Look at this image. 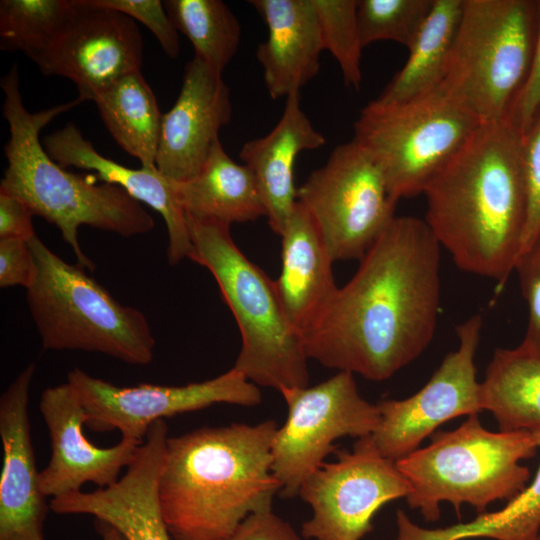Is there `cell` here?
Returning <instances> with one entry per match:
<instances>
[{"instance_id": "83f0119b", "label": "cell", "mask_w": 540, "mask_h": 540, "mask_svg": "<svg viewBox=\"0 0 540 540\" xmlns=\"http://www.w3.org/2000/svg\"><path fill=\"white\" fill-rule=\"evenodd\" d=\"M540 448V447H539ZM540 533V465L534 479L502 509L479 514L470 522L437 529L397 520V540H536Z\"/></svg>"}, {"instance_id": "9a60e30c", "label": "cell", "mask_w": 540, "mask_h": 540, "mask_svg": "<svg viewBox=\"0 0 540 540\" xmlns=\"http://www.w3.org/2000/svg\"><path fill=\"white\" fill-rule=\"evenodd\" d=\"M142 51L135 20L92 0H72L62 26L31 60L46 76L70 79L78 97L93 101L121 77L141 70Z\"/></svg>"}, {"instance_id": "4fadbf2b", "label": "cell", "mask_w": 540, "mask_h": 540, "mask_svg": "<svg viewBox=\"0 0 540 540\" xmlns=\"http://www.w3.org/2000/svg\"><path fill=\"white\" fill-rule=\"evenodd\" d=\"M67 382L85 411L89 429L118 430L122 438L139 442L158 420L217 403L253 407L262 400L258 386L234 367L213 379L183 386L120 387L79 368L68 373Z\"/></svg>"}, {"instance_id": "2e32d148", "label": "cell", "mask_w": 540, "mask_h": 540, "mask_svg": "<svg viewBox=\"0 0 540 540\" xmlns=\"http://www.w3.org/2000/svg\"><path fill=\"white\" fill-rule=\"evenodd\" d=\"M167 440V424L156 421L118 481L92 492L52 498L50 509L61 515H91L115 527L126 540H173L159 502Z\"/></svg>"}, {"instance_id": "30bf717a", "label": "cell", "mask_w": 540, "mask_h": 540, "mask_svg": "<svg viewBox=\"0 0 540 540\" xmlns=\"http://www.w3.org/2000/svg\"><path fill=\"white\" fill-rule=\"evenodd\" d=\"M333 261L360 260L392 220L397 201L381 168L355 141L337 146L297 188Z\"/></svg>"}, {"instance_id": "6da1fadb", "label": "cell", "mask_w": 540, "mask_h": 540, "mask_svg": "<svg viewBox=\"0 0 540 540\" xmlns=\"http://www.w3.org/2000/svg\"><path fill=\"white\" fill-rule=\"evenodd\" d=\"M440 251L425 220L395 217L303 334L308 359L383 381L419 357L437 326Z\"/></svg>"}, {"instance_id": "5b68a950", "label": "cell", "mask_w": 540, "mask_h": 540, "mask_svg": "<svg viewBox=\"0 0 540 540\" xmlns=\"http://www.w3.org/2000/svg\"><path fill=\"white\" fill-rule=\"evenodd\" d=\"M188 258L213 275L238 325L242 345L234 368L257 386H309L302 336L290 325L275 283L233 241L230 226L186 216Z\"/></svg>"}, {"instance_id": "8d00e7d4", "label": "cell", "mask_w": 540, "mask_h": 540, "mask_svg": "<svg viewBox=\"0 0 540 540\" xmlns=\"http://www.w3.org/2000/svg\"><path fill=\"white\" fill-rule=\"evenodd\" d=\"M36 262L29 242L0 239V286L29 288L36 276Z\"/></svg>"}, {"instance_id": "9c48e42d", "label": "cell", "mask_w": 540, "mask_h": 540, "mask_svg": "<svg viewBox=\"0 0 540 540\" xmlns=\"http://www.w3.org/2000/svg\"><path fill=\"white\" fill-rule=\"evenodd\" d=\"M481 124L441 83L407 101H371L354 123L353 140L381 168L398 202L423 194Z\"/></svg>"}, {"instance_id": "52a82bcc", "label": "cell", "mask_w": 540, "mask_h": 540, "mask_svg": "<svg viewBox=\"0 0 540 540\" xmlns=\"http://www.w3.org/2000/svg\"><path fill=\"white\" fill-rule=\"evenodd\" d=\"M28 242L37 271L26 299L43 348L97 352L131 365L152 361L155 339L140 310L119 303L37 234Z\"/></svg>"}, {"instance_id": "f1b7e54d", "label": "cell", "mask_w": 540, "mask_h": 540, "mask_svg": "<svg viewBox=\"0 0 540 540\" xmlns=\"http://www.w3.org/2000/svg\"><path fill=\"white\" fill-rule=\"evenodd\" d=\"M163 4L178 33L192 43L194 56L222 74L241 38L240 23L231 9L221 0H165Z\"/></svg>"}, {"instance_id": "7c38bea8", "label": "cell", "mask_w": 540, "mask_h": 540, "mask_svg": "<svg viewBox=\"0 0 540 540\" xmlns=\"http://www.w3.org/2000/svg\"><path fill=\"white\" fill-rule=\"evenodd\" d=\"M411 486L396 462L384 457L371 435L358 438L351 451L324 463L299 489L312 516L302 536L312 540H361L372 529L377 511L407 497Z\"/></svg>"}, {"instance_id": "8992f818", "label": "cell", "mask_w": 540, "mask_h": 540, "mask_svg": "<svg viewBox=\"0 0 540 540\" xmlns=\"http://www.w3.org/2000/svg\"><path fill=\"white\" fill-rule=\"evenodd\" d=\"M539 447L540 430L493 432L474 414L395 462L411 486L409 507L433 522L443 502L456 510L468 504L481 514L495 501L514 498L530 478L521 461Z\"/></svg>"}, {"instance_id": "7a4b0ae2", "label": "cell", "mask_w": 540, "mask_h": 540, "mask_svg": "<svg viewBox=\"0 0 540 540\" xmlns=\"http://www.w3.org/2000/svg\"><path fill=\"white\" fill-rule=\"evenodd\" d=\"M423 194L425 222L457 267L505 283L528 212L520 132L506 119L482 123Z\"/></svg>"}, {"instance_id": "44dd1931", "label": "cell", "mask_w": 540, "mask_h": 540, "mask_svg": "<svg viewBox=\"0 0 540 540\" xmlns=\"http://www.w3.org/2000/svg\"><path fill=\"white\" fill-rule=\"evenodd\" d=\"M267 26L256 56L272 99L300 92L320 69L324 50L312 0H250Z\"/></svg>"}, {"instance_id": "60d3db41", "label": "cell", "mask_w": 540, "mask_h": 540, "mask_svg": "<svg viewBox=\"0 0 540 540\" xmlns=\"http://www.w3.org/2000/svg\"><path fill=\"white\" fill-rule=\"evenodd\" d=\"M536 540H540V533H539L538 537L536 538Z\"/></svg>"}, {"instance_id": "f546056e", "label": "cell", "mask_w": 540, "mask_h": 540, "mask_svg": "<svg viewBox=\"0 0 540 540\" xmlns=\"http://www.w3.org/2000/svg\"><path fill=\"white\" fill-rule=\"evenodd\" d=\"M72 0H1L0 48L32 59L56 34Z\"/></svg>"}, {"instance_id": "7402d4cb", "label": "cell", "mask_w": 540, "mask_h": 540, "mask_svg": "<svg viewBox=\"0 0 540 540\" xmlns=\"http://www.w3.org/2000/svg\"><path fill=\"white\" fill-rule=\"evenodd\" d=\"M300 92L285 98L284 110L265 136L244 143L239 156L253 173L272 231L281 236L297 202L294 166L302 151L326 143L301 108Z\"/></svg>"}, {"instance_id": "e575fe53", "label": "cell", "mask_w": 540, "mask_h": 540, "mask_svg": "<svg viewBox=\"0 0 540 540\" xmlns=\"http://www.w3.org/2000/svg\"><path fill=\"white\" fill-rule=\"evenodd\" d=\"M522 159L528 193V212L520 254L540 233V107L522 135Z\"/></svg>"}, {"instance_id": "d590c367", "label": "cell", "mask_w": 540, "mask_h": 540, "mask_svg": "<svg viewBox=\"0 0 540 540\" xmlns=\"http://www.w3.org/2000/svg\"><path fill=\"white\" fill-rule=\"evenodd\" d=\"M538 13V28L530 69L506 117L521 135L526 132L540 107V0Z\"/></svg>"}, {"instance_id": "d6986e66", "label": "cell", "mask_w": 540, "mask_h": 540, "mask_svg": "<svg viewBox=\"0 0 540 540\" xmlns=\"http://www.w3.org/2000/svg\"><path fill=\"white\" fill-rule=\"evenodd\" d=\"M231 116L230 90L222 74L194 56L186 65L174 105L163 114L157 170L174 181L192 178L220 141L219 131Z\"/></svg>"}, {"instance_id": "ffe728a7", "label": "cell", "mask_w": 540, "mask_h": 540, "mask_svg": "<svg viewBox=\"0 0 540 540\" xmlns=\"http://www.w3.org/2000/svg\"><path fill=\"white\" fill-rule=\"evenodd\" d=\"M42 144L60 166L93 171L104 183L121 187L131 197L157 211L168 231V262L174 265L188 258L192 245L186 215L176 199L173 180L157 168L132 169L101 155L72 122L47 135Z\"/></svg>"}, {"instance_id": "484cf974", "label": "cell", "mask_w": 540, "mask_h": 540, "mask_svg": "<svg viewBox=\"0 0 540 540\" xmlns=\"http://www.w3.org/2000/svg\"><path fill=\"white\" fill-rule=\"evenodd\" d=\"M93 101L115 142L141 167L156 168L163 114L141 72L121 77Z\"/></svg>"}, {"instance_id": "3957f363", "label": "cell", "mask_w": 540, "mask_h": 540, "mask_svg": "<svg viewBox=\"0 0 540 540\" xmlns=\"http://www.w3.org/2000/svg\"><path fill=\"white\" fill-rule=\"evenodd\" d=\"M277 423H233L168 437L159 502L173 540H228L250 515L272 510Z\"/></svg>"}, {"instance_id": "1f68e13d", "label": "cell", "mask_w": 540, "mask_h": 540, "mask_svg": "<svg viewBox=\"0 0 540 540\" xmlns=\"http://www.w3.org/2000/svg\"><path fill=\"white\" fill-rule=\"evenodd\" d=\"M434 0H357L363 47L390 40L407 49L428 17Z\"/></svg>"}, {"instance_id": "603a6c76", "label": "cell", "mask_w": 540, "mask_h": 540, "mask_svg": "<svg viewBox=\"0 0 540 540\" xmlns=\"http://www.w3.org/2000/svg\"><path fill=\"white\" fill-rule=\"evenodd\" d=\"M280 237L281 272L274 283L287 320L303 336L339 288L332 271L334 261L311 216L298 201Z\"/></svg>"}, {"instance_id": "8fae6325", "label": "cell", "mask_w": 540, "mask_h": 540, "mask_svg": "<svg viewBox=\"0 0 540 540\" xmlns=\"http://www.w3.org/2000/svg\"><path fill=\"white\" fill-rule=\"evenodd\" d=\"M287 405V419L272 443V472L285 498L298 495L307 478L318 470L334 442L341 437L372 435L380 423L378 405L359 393L354 374L339 371L312 387L279 391Z\"/></svg>"}, {"instance_id": "d4e9b609", "label": "cell", "mask_w": 540, "mask_h": 540, "mask_svg": "<svg viewBox=\"0 0 540 540\" xmlns=\"http://www.w3.org/2000/svg\"><path fill=\"white\" fill-rule=\"evenodd\" d=\"M481 406L500 431L540 430V356L521 344L496 349L481 381Z\"/></svg>"}, {"instance_id": "ba28073f", "label": "cell", "mask_w": 540, "mask_h": 540, "mask_svg": "<svg viewBox=\"0 0 540 540\" xmlns=\"http://www.w3.org/2000/svg\"><path fill=\"white\" fill-rule=\"evenodd\" d=\"M538 0H463L442 85L481 123L506 119L532 61Z\"/></svg>"}, {"instance_id": "e0dca14e", "label": "cell", "mask_w": 540, "mask_h": 540, "mask_svg": "<svg viewBox=\"0 0 540 540\" xmlns=\"http://www.w3.org/2000/svg\"><path fill=\"white\" fill-rule=\"evenodd\" d=\"M39 409L51 442L50 460L40 472V488L46 497L79 492L88 482L98 488L111 486L142 444L124 438L108 448L92 444L83 431L85 411L68 382L46 388Z\"/></svg>"}, {"instance_id": "4dcf8cb0", "label": "cell", "mask_w": 540, "mask_h": 540, "mask_svg": "<svg viewBox=\"0 0 540 540\" xmlns=\"http://www.w3.org/2000/svg\"><path fill=\"white\" fill-rule=\"evenodd\" d=\"M320 26L324 50L336 59L345 85L360 89L362 82L361 42L357 0H312Z\"/></svg>"}, {"instance_id": "277c9868", "label": "cell", "mask_w": 540, "mask_h": 540, "mask_svg": "<svg viewBox=\"0 0 540 540\" xmlns=\"http://www.w3.org/2000/svg\"><path fill=\"white\" fill-rule=\"evenodd\" d=\"M0 86L4 94L3 117L10 133L4 146L8 165L0 191L18 198L33 215L54 224L72 248L79 266L95 268L78 241L81 225L122 237L153 229L152 216L124 189L108 183L97 185L94 175L72 173L44 149L39 138L41 129L58 114L83 102L81 98L37 113L29 112L23 103L16 64L1 78Z\"/></svg>"}, {"instance_id": "cb8c5ba5", "label": "cell", "mask_w": 540, "mask_h": 540, "mask_svg": "<svg viewBox=\"0 0 540 540\" xmlns=\"http://www.w3.org/2000/svg\"><path fill=\"white\" fill-rule=\"evenodd\" d=\"M174 191L185 215L193 218L230 226L266 216L253 173L245 164L236 163L220 141L196 175L174 181Z\"/></svg>"}, {"instance_id": "4316f807", "label": "cell", "mask_w": 540, "mask_h": 540, "mask_svg": "<svg viewBox=\"0 0 540 540\" xmlns=\"http://www.w3.org/2000/svg\"><path fill=\"white\" fill-rule=\"evenodd\" d=\"M463 0H434L433 7L408 48L409 56L380 96L381 103H398L439 86L459 25Z\"/></svg>"}, {"instance_id": "f35d334b", "label": "cell", "mask_w": 540, "mask_h": 540, "mask_svg": "<svg viewBox=\"0 0 540 540\" xmlns=\"http://www.w3.org/2000/svg\"><path fill=\"white\" fill-rule=\"evenodd\" d=\"M32 216L24 202L0 191V239L29 241L36 234Z\"/></svg>"}, {"instance_id": "d6a6232c", "label": "cell", "mask_w": 540, "mask_h": 540, "mask_svg": "<svg viewBox=\"0 0 540 540\" xmlns=\"http://www.w3.org/2000/svg\"><path fill=\"white\" fill-rule=\"evenodd\" d=\"M514 271L528 311L526 331L520 344L540 356V233L519 255Z\"/></svg>"}, {"instance_id": "ab89813d", "label": "cell", "mask_w": 540, "mask_h": 540, "mask_svg": "<svg viewBox=\"0 0 540 540\" xmlns=\"http://www.w3.org/2000/svg\"><path fill=\"white\" fill-rule=\"evenodd\" d=\"M94 526L102 540H126L115 527L102 520L95 519Z\"/></svg>"}, {"instance_id": "836d02e7", "label": "cell", "mask_w": 540, "mask_h": 540, "mask_svg": "<svg viewBox=\"0 0 540 540\" xmlns=\"http://www.w3.org/2000/svg\"><path fill=\"white\" fill-rule=\"evenodd\" d=\"M96 5L121 12L141 22L155 36L162 50L171 58L180 52L178 31L160 0H92Z\"/></svg>"}, {"instance_id": "ac0fdd59", "label": "cell", "mask_w": 540, "mask_h": 540, "mask_svg": "<svg viewBox=\"0 0 540 540\" xmlns=\"http://www.w3.org/2000/svg\"><path fill=\"white\" fill-rule=\"evenodd\" d=\"M35 370L34 363L26 366L0 397V540H47L44 526L50 503L40 488L29 416Z\"/></svg>"}, {"instance_id": "5bb4252c", "label": "cell", "mask_w": 540, "mask_h": 540, "mask_svg": "<svg viewBox=\"0 0 540 540\" xmlns=\"http://www.w3.org/2000/svg\"><path fill=\"white\" fill-rule=\"evenodd\" d=\"M482 327L481 314L460 323L456 327L457 349L445 356L420 390L405 399L377 404L381 419L371 437L384 457L397 461L420 448L443 423L483 411L475 366Z\"/></svg>"}, {"instance_id": "74e56055", "label": "cell", "mask_w": 540, "mask_h": 540, "mask_svg": "<svg viewBox=\"0 0 540 540\" xmlns=\"http://www.w3.org/2000/svg\"><path fill=\"white\" fill-rule=\"evenodd\" d=\"M228 540H302L292 526L270 511L248 516Z\"/></svg>"}]
</instances>
